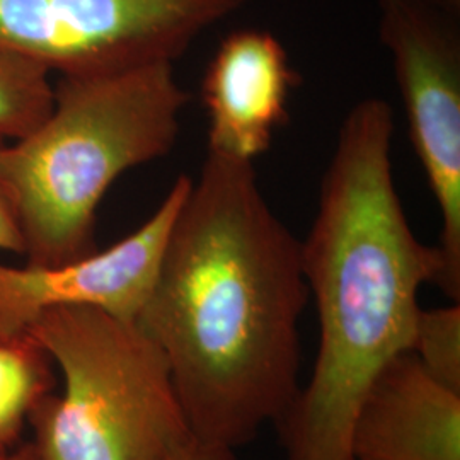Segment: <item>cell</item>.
I'll return each instance as SVG.
<instances>
[{
  "mask_svg": "<svg viewBox=\"0 0 460 460\" xmlns=\"http://www.w3.org/2000/svg\"><path fill=\"white\" fill-rule=\"evenodd\" d=\"M4 456H5V454H4ZM0 457H2V456H0Z\"/></svg>",
  "mask_w": 460,
  "mask_h": 460,
  "instance_id": "17",
  "label": "cell"
},
{
  "mask_svg": "<svg viewBox=\"0 0 460 460\" xmlns=\"http://www.w3.org/2000/svg\"><path fill=\"white\" fill-rule=\"evenodd\" d=\"M296 72L279 38L239 30L218 45L201 83L208 150L254 163L288 118Z\"/></svg>",
  "mask_w": 460,
  "mask_h": 460,
  "instance_id": "8",
  "label": "cell"
},
{
  "mask_svg": "<svg viewBox=\"0 0 460 460\" xmlns=\"http://www.w3.org/2000/svg\"><path fill=\"white\" fill-rule=\"evenodd\" d=\"M193 180L180 176L147 222L115 246L60 266L0 263V332H24L49 309L94 307L137 321Z\"/></svg>",
  "mask_w": 460,
  "mask_h": 460,
  "instance_id": "7",
  "label": "cell"
},
{
  "mask_svg": "<svg viewBox=\"0 0 460 460\" xmlns=\"http://www.w3.org/2000/svg\"><path fill=\"white\" fill-rule=\"evenodd\" d=\"M393 133L387 101L349 110L300 241L319 348L309 382L275 425L287 460H355L357 408L378 370L411 348L418 292L440 273L437 247L414 235L395 191Z\"/></svg>",
  "mask_w": 460,
  "mask_h": 460,
  "instance_id": "2",
  "label": "cell"
},
{
  "mask_svg": "<svg viewBox=\"0 0 460 460\" xmlns=\"http://www.w3.org/2000/svg\"><path fill=\"white\" fill-rule=\"evenodd\" d=\"M309 296L300 241L268 205L254 163L208 150L137 317L198 442L237 450L292 406Z\"/></svg>",
  "mask_w": 460,
  "mask_h": 460,
  "instance_id": "1",
  "label": "cell"
},
{
  "mask_svg": "<svg viewBox=\"0 0 460 460\" xmlns=\"http://www.w3.org/2000/svg\"><path fill=\"white\" fill-rule=\"evenodd\" d=\"M28 332L66 382L28 418L41 460H176L198 442L163 349L137 321L58 307Z\"/></svg>",
  "mask_w": 460,
  "mask_h": 460,
  "instance_id": "4",
  "label": "cell"
},
{
  "mask_svg": "<svg viewBox=\"0 0 460 460\" xmlns=\"http://www.w3.org/2000/svg\"><path fill=\"white\" fill-rule=\"evenodd\" d=\"M49 72L0 53V144L14 142L41 123L53 106Z\"/></svg>",
  "mask_w": 460,
  "mask_h": 460,
  "instance_id": "11",
  "label": "cell"
},
{
  "mask_svg": "<svg viewBox=\"0 0 460 460\" xmlns=\"http://www.w3.org/2000/svg\"><path fill=\"white\" fill-rule=\"evenodd\" d=\"M349 447L355 460H460V393L404 349L367 387Z\"/></svg>",
  "mask_w": 460,
  "mask_h": 460,
  "instance_id": "9",
  "label": "cell"
},
{
  "mask_svg": "<svg viewBox=\"0 0 460 460\" xmlns=\"http://www.w3.org/2000/svg\"><path fill=\"white\" fill-rule=\"evenodd\" d=\"M2 146V144H0ZM0 249L16 254L24 252L22 235L17 224L16 212L0 182Z\"/></svg>",
  "mask_w": 460,
  "mask_h": 460,
  "instance_id": "13",
  "label": "cell"
},
{
  "mask_svg": "<svg viewBox=\"0 0 460 460\" xmlns=\"http://www.w3.org/2000/svg\"><path fill=\"white\" fill-rule=\"evenodd\" d=\"M410 349L433 377L460 393L459 304L421 309Z\"/></svg>",
  "mask_w": 460,
  "mask_h": 460,
  "instance_id": "12",
  "label": "cell"
},
{
  "mask_svg": "<svg viewBox=\"0 0 460 460\" xmlns=\"http://www.w3.org/2000/svg\"><path fill=\"white\" fill-rule=\"evenodd\" d=\"M429 4H433L435 7L442 9L447 14L450 16L459 17L460 13V0H428Z\"/></svg>",
  "mask_w": 460,
  "mask_h": 460,
  "instance_id": "16",
  "label": "cell"
},
{
  "mask_svg": "<svg viewBox=\"0 0 460 460\" xmlns=\"http://www.w3.org/2000/svg\"><path fill=\"white\" fill-rule=\"evenodd\" d=\"M186 104L169 62L60 77L47 118L0 146V182L28 264L60 266L98 251L99 203L123 172L171 152Z\"/></svg>",
  "mask_w": 460,
  "mask_h": 460,
  "instance_id": "3",
  "label": "cell"
},
{
  "mask_svg": "<svg viewBox=\"0 0 460 460\" xmlns=\"http://www.w3.org/2000/svg\"><path fill=\"white\" fill-rule=\"evenodd\" d=\"M378 36L389 49L412 148L442 227L437 285L460 300V31L428 0H378Z\"/></svg>",
  "mask_w": 460,
  "mask_h": 460,
  "instance_id": "6",
  "label": "cell"
},
{
  "mask_svg": "<svg viewBox=\"0 0 460 460\" xmlns=\"http://www.w3.org/2000/svg\"><path fill=\"white\" fill-rule=\"evenodd\" d=\"M49 355L33 336L0 332V456L19 438L36 404L49 394Z\"/></svg>",
  "mask_w": 460,
  "mask_h": 460,
  "instance_id": "10",
  "label": "cell"
},
{
  "mask_svg": "<svg viewBox=\"0 0 460 460\" xmlns=\"http://www.w3.org/2000/svg\"><path fill=\"white\" fill-rule=\"evenodd\" d=\"M0 460H41V457H40L36 447H34L33 442H31V444L24 445V447L17 448L16 452L11 454V456H7V454L2 456Z\"/></svg>",
  "mask_w": 460,
  "mask_h": 460,
  "instance_id": "15",
  "label": "cell"
},
{
  "mask_svg": "<svg viewBox=\"0 0 460 460\" xmlns=\"http://www.w3.org/2000/svg\"><path fill=\"white\" fill-rule=\"evenodd\" d=\"M247 0H0V53L60 77L174 64Z\"/></svg>",
  "mask_w": 460,
  "mask_h": 460,
  "instance_id": "5",
  "label": "cell"
},
{
  "mask_svg": "<svg viewBox=\"0 0 460 460\" xmlns=\"http://www.w3.org/2000/svg\"><path fill=\"white\" fill-rule=\"evenodd\" d=\"M176 460H237V456L227 447L195 442Z\"/></svg>",
  "mask_w": 460,
  "mask_h": 460,
  "instance_id": "14",
  "label": "cell"
}]
</instances>
